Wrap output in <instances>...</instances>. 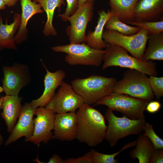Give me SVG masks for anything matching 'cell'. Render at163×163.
Here are the masks:
<instances>
[{
	"label": "cell",
	"instance_id": "e0dca14e",
	"mask_svg": "<svg viewBox=\"0 0 163 163\" xmlns=\"http://www.w3.org/2000/svg\"><path fill=\"white\" fill-rule=\"evenodd\" d=\"M21 97L6 95L3 97L0 108L3 111L1 113L7 127V131L11 133L14 127L22 106Z\"/></svg>",
	"mask_w": 163,
	"mask_h": 163
},
{
	"label": "cell",
	"instance_id": "7c38bea8",
	"mask_svg": "<svg viewBox=\"0 0 163 163\" xmlns=\"http://www.w3.org/2000/svg\"><path fill=\"white\" fill-rule=\"evenodd\" d=\"M55 114L45 107L37 108L35 112L36 117L34 119V129L32 135L25 139V142H30L39 146L43 142L47 143L53 139Z\"/></svg>",
	"mask_w": 163,
	"mask_h": 163
},
{
	"label": "cell",
	"instance_id": "484cf974",
	"mask_svg": "<svg viewBox=\"0 0 163 163\" xmlns=\"http://www.w3.org/2000/svg\"><path fill=\"white\" fill-rule=\"evenodd\" d=\"M137 140L129 142L125 145L119 151L115 153L107 154L100 153L94 149H91V153L92 163H117L119 162L115 157L124 150L134 147L136 144Z\"/></svg>",
	"mask_w": 163,
	"mask_h": 163
},
{
	"label": "cell",
	"instance_id": "ffe728a7",
	"mask_svg": "<svg viewBox=\"0 0 163 163\" xmlns=\"http://www.w3.org/2000/svg\"><path fill=\"white\" fill-rule=\"evenodd\" d=\"M21 22V14L15 13L14 21L10 24L7 21L4 24L3 19L0 15V50L5 48L16 50L14 35L19 28Z\"/></svg>",
	"mask_w": 163,
	"mask_h": 163
},
{
	"label": "cell",
	"instance_id": "1f68e13d",
	"mask_svg": "<svg viewBox=\"0 0 163 163\" xmlns=\"http://www.w3.org/2000/svg\"><path fill=\"white\" fill-rule=\"evenodd\" d=\"M163 163V148L154 150L150 158L149 163Z\"/></svg>",
	"mask_w": 163,
	"mask_h": 163
},
{
	"label": "cell",
	"instance_id": "f35d334b",
	"mask_svg": "<svg viewBox=\"0 0 163 163\" xmlns=\"http://www.w3.org/2000/svg\"><path fill=\"white\" fill-rule=\"evenodd\" d=\"M3 91V89L2 87L0 86V93Z\"/></svg>",
	"mask_w": 163,
	"mask_h": 163
},
{
	"label": "cell",
	"instance_id": "6da1fadb",
	"mask_svg": "<svg viewBox=\"0 0 163 163\" xmlns=\"http://www.w3.org/2000/svg\"><path fill=\"white\" fill-rule=\"evenodd\" d=\"M76 139L90 147L101 144L105 139L107 126L105 118L91 105L84 103L77 110Z\"/></svg>",
	"mask_w": 163,
	"mask_h": 163
},
{
	"label": "cell",
	"instance_id": "30bf717a",
	"mask_svg": "<svg viewBox=\"0 0 163 163\" xmlns=\"http://www.w3.org/2000/svg\"><path fill=\"white\" fill-rule=\"evenodd\" d=\"M57 92L45 107L56 113L76 112L84 103L71 85L62 81Z\"/></svg>",
	"mask_w": 163,
	"mask_h": 163
},
{
	"label": "cell",
	"instance_id": "cb8c5ba5",
	"mask_svg": "<svg viewBox=\"0 0 163 163\" xmlns=\"http://www.w3.org/2000/svg\"><path fill=\"white\" fill-rule=\"evenodd\" d=\"M148 46L145 49L142 60H163V32L149 34Z\"/></svg>",
	"mask_w": 163,
	"mask_h": 163
},
{
	"label": "cell",
	"instance_id": "d590c367",
	"mask_svg": "<svg viewBox=\"0 0 163 163\" xmlns=\"http://www.w3.org/2000/svg\"><path fill=\"white\" fill-rule=\"evenodd\" d=\"M3 96H2L0 98V109L1 105L3 101ZM4 139L3 137L0 133V145H2L3 144V143L4 142Z\"/></svg>",
	"mask_w": 163,
	"mask_h": 163
},
{
	"label": "cell",
	"instance_id": "74e56055",
	"mask_svg": "<svg viewBox=\"0 0 163 163\" xmlns=\"http://www.w3.org/2000/svg\"><path fill=\"white\" fill-rule=\"evenodd\" d=\"M87 0H78V7L84 3Z\"/></svg>",
	"mask_w": 163,
	"mask_h": 163
},
{
	"label": "cell",
	"instance_id": "8d00e7d4",
	"mask_svg": "<svg viewBox=\"0 0 163 163\" xmlns=\"http://www.w3.org/2000/svg\"><path fill=\"white\" fill-rule=\"evenodd\" d=\"M6 6L2 0H0V10L5 9Z\"/></svg>",
	"mask_w": 163,
	"mask_h": 163
},
{
	"label": "cell",
	"instance_id": "7a4b0ae2",
	"mask_svg": "<svg viewBox=\"0 0 163 163\" xmlns=\"http://www.w3.org/2000/svg\"><path fill=\"white\" fill-rule=\"evenodd\" d=\"M117 82L113 77L93 75L85 78H77L71 84L84 103L93 105L103 97L113 92Z\"/></svg>",
	"mask_w": 163,
	"mask_h": 163
},
{
	"label": "cell",
	"instance_id": "2e32d148",
	"mask_svg": "<svg viewBox=\"0 0 163 163\" xmlns=\"http://www.w3.org/2000/svg\"><path fill=\"white\" fill-rule=\"evenodd\" d=\"M163 12V0H139L134 10V22L157 21Z\"/></svg>",
	"mask_w": 163,
	"mask_h": 163
},
{
	"label": "cell",
	"instance_id": "603a6c76",
	"mask_svg": "<svg viewBox=\"0 0 163 163\" xmlns=\"http://www.w3.org/2000/svg\"><path fill=\"white\" fill-rule=\"evenodd\" d=\"M136 148L131 150L129 155L132 159L137 158L139 163H149L151 156L154 150L149 139L143 134L137 137Z\"/></svg>",
	"mask_w": 163,
	"mask_h": 163
},
{
	"label": "cell",
	"instance_id": "ab89813d",
	"mask_svg": "<svg viewBox=\"0 0 163 163\" xmlns=\"http://www.w3.org/2000/svg\"><path fill=\"white\" fill-rule=\"evenodd\" d=\"M1 57H0V59Z\"/></svg>",
	"mask_w": 163,
	"mask_h": 163
},
{
	"label": "cell",
	"instance_id": "277c9868",
	"mask_svg": "<svg viewBox=\"0 0 163 163\" xmlns=\"http://www.w3.org/2000/svg\"><path fill=\"white\" fill-rule=\"evenodd\" d=\"M104 117L108 123L105 139L112 148L121 139L130 135L140 134L143 131L146 123L145 118L133 120L124 115L117 117L109 108L105 112Z\"/></svg>",
	"mask_w": 163,
	"mask_h": 163
},
{
	"label": "cell",
	"instance_id": "836d02e7",
	"mask_svg": "<svg viewBox=\"0 0 163 163\" xmlns=\"http://www.w3.org/2000/svg\"><path fill=\"white\" fill-rule=\"evenodd\" d=\"M48 163H65V160L57 154H54L49 159Z\"/></svg>",
	"mask_w": 163,
	"mask_h": 163
},
{
	"label": "cell",
	"instance_id": "ba28073f",
	"mask_svg": "<svg viewBox=\"0 0 163 163\" xmlns=\"http://www.w3.org/2000/svg\"><path fill=\"white\" fill-rule=\"evenodd\" d=\"M94 2V0H87L78 6L72 15L61 18L64 21L70 22V25L66 29V33L70 43H85L87 27L93 16Z\"/></svg>",
	"mask_w": 163,
	"mask_h": 163
},
{
	"label": "cell",
	"instance_id": "3957f363",
	"mask_svg": "<svg viewBox=\"0 0 163 163\" xmlns=\"http://www.w3.org/2000/svg\"><path fill=\"white\" fill-rule=\"evenodd\" d=\"M103 58L102 68L118 66L137 70L147 75L157 76L156 63L152 60L144 61L131 56L124 48L108 43Z\"/></svg>",
	"mask_w": 163,
	"mask_h": 163
},
{
	"label": "cell",
	"instance_id": "8fae6325",
	"mask_svg": "<svg viewBox=\"0 0 163 163\" xmlns=\"http://www.w3.org/2000/svg\"><path fill=\"white\" fill-rule=\"evenodd\" d=\"M2 70L4 91L6 95L18 96L21 89L30 82L28 67L26 65L15 63L11 66H4Z\"/></svg>",
	"mask_w": 163,
	"mask_h": 163
},
{
	"label": "cell",
	"instance_id": "7402d4cb",
	"mask_svg": "<svg viewBox=\"0 0 163 163\" xmlns=\"http://www.w3.org/2000/svg\"><path fill=\"white\" fill-rule=\"evenodd\" d=\"M39 3L46 13L47 20L43 33L46 36H55L57 33L53 24L54 11L58 8L59 12L62 5H64V0H33Z\"/></svg>",
	"mask_w": 163,
	"mask_h": 163
},
{
	"label": "cell",
	"instance_id": "9a60e30c",
	"mask_svg": "<svg viewBox=\"0 0 163 163\" xmlns=\"http://www.w3.org/2000/svg\"><path fill=\"white\" fill-rule=\"evenodd\" d=\"M42 62L46 71L44 80V90L40 97L32 100L30 103L37 108L45 107L48 104L55 95L56 89L60 86L66 76L65 72L61 69L53 72H50L42 61Z\"/></svg>",
	"mask_w": 163,
	"mask_h": 163
},
{
	"label": "cell",
	"instance_id": "5b68a950",
	"mask_svg": "<svg viewBox=\"0 0 163 163\" xmlns=\"http://www.w3.org/2000/svg\"><path fill=\"white\" fill-rule=\"evenodd\" d=\"M113 92L128 94L148 102L154 97L147 75L132 69L125 71L122 78L117 81Z\"/></svg>",
	"mask_w": 163,
	"mask_h": 163
},
{
	"label": "cell",
	"instance_id": "4316f807",
	"mask_svg": "<svg viewBox=\"0 0 163 163\" xmlns=\"http://www.w3.org/2000/svg\"><path fill=\"white\" fill-rule=\"evenodd\" d=\"M128 24L135 26L140 29L148 30L149 34H153L163 32V21H130Z\"/></svg>",
	"mask_w": 163,
	"mask_h": 163
},
{
	"label": "cell",
	"instance_id": "d6a6232c",
	"mask_svg": "<svg viewBox=\"0 0 163 163\" xmlns=\"http://www.w3.org/2000/svg\"><path fill=\"white\" fill-rule=\"evenodd\" d=\"M160 103L158 101H150L147 104L145 110L148 112L154 113L158 111L161 107Z\"/></svg>",
	"mask_w": 163,
	"mask_h": 163
},
{
	"label": "cell",
	"instance_id": "4fadbf2b",
	"mask_svg": "<svg viewBox=\"0 0 163 163\" xmlns=\"http://www.w3.org/2000/svg\"><path fill=\"white\" fill-rule=\"evenodd\" d=\"M37 108L31 103H26L22 107L18 120L5 143L7 146L22 137L25 139L30 137L34 129L33 117Z\"/></svg>",
	"mask_w": 163,
	"mask_h": 163
},
{
	"label": "cell",
	"instance_id": "e575fe53",
	"mask_svg": "<svg viewBox=\"0 0 163 163\" xmlns=\"http://www.w3.org/2000/svg\"><path fill=\"white\" fill-rule=\"evenodd\" d=\"M6 6L9 7L14 6L18 2V0H2Z\"/></svg>",
	"mask_w": 163,
	"mask_h": 163
},
{
	"label": "cell",
	"instance_id": "83f0119b",
	"mask_svg": "<svg viewBox=\"0 0 163 163\" xmlns=\"http://www.w3.org/2000/svg\"><path fill=\"white\" fill-rule=\"evenodd\" d=\"M143 134L149 139L154 147V150L163 148V139L155 133L152 125L149 123H146L144 127Z\"/></svg>",
	"mask_w": 163,
	"mask_h": 163
},
{
	"label": "cell",
	"instance_id": "9c48e42d",
	"mask_svg": "<svg viewBox=\"0 0 163 163\" xmlns=\"http://www.w3.org/2000/svg\"><path fill=\"white\" fill-rule=\"evenodd\" d=\"M149 36L147 30L141 29L135 34L125 35L113 30H104L102 38L107 43L121 46L132 56L142 60Z\"/></svg>",
	"mask_w": 163,
	"mask_h": 163
},
{
	"label": "cell",
	"instance_id": "44dd1931",
	"mask_svg": "<svg viewBox=\"0 0 163 163\" xmlns=\"http://www.w3.org/2000/svg\"><path fill=\"white\" fill-rule=\"evenodd\" d=\"M139 0H109L110 10L122 22L134 21V10Z\"/></svg>",
	"mask_w": 163,
	"mask_h": 163
},
{
	"label": "cell",
	"instance_id": "8992f818",
	"mask_svg": "<svg viewBox=\"0 0 163 163\" xmlns=\"http://www.w3.org/2000/svg\"><path fill=\"white\" fill-rule=\"evenodd\" d=\"M55 52L67 54L65 61L70 65H81L99 67L103 62L105 50L93 48L85 43L57 46L51 47Z\"/></svg>",
	"mask_w": 163,
	"mask_h": 163
},
{
	"label": "cell",
	"instance_id": "f546056e",
	"mask_svg": "<svg viewBox=\"0 0 163 163\" xmlns=\"http://www.w3.org/2000/svg\"><path fill=\"white\" fill-rule=\"evenodd\" d=\"M67 6L64 13L59 14L58 16L61 18L68 17L73 14L78 8V0H66Z\"/></svg>",
	"mask_w": 163,
	"mask_h": 163
},
{
	"label": "cell",
	"instance_id": "d6986e66",
	"mask_svg": "<svg viewBox=\"0 0 163 163\" xmlns=\"http://www.w3.org/2000/svg\"><path fill=\"white\" fill-rule=\"evenodd\" d=\"M99 17L94 30L90 31L86 35L85 42L91 47L98 50L105 49L108 43L102 38L105 24L109 18L114 15L110 9L107 12L102 10L98 11Z\"/></svg>",
	"mask_w": 163,
	"mask_h": 163
},
{
	"label": "cell",
	"instance_id": "ac0fdd59",
	"mask_svg": "<svg viewBox=\"0 0 163 163\" xmlns=\"http://www.w3.org/2000/svg\"><path fill=\"white\" fill-rule=\"evenodd\" d=\"M21 8V22L19 28L15 36L16 44H20L25 40L28 32L27 26L29 20L34 15L43 12L41 5L32 0H20Z\"/></svg>",
	"mask_w": 163,
	"mask_h": 163
},
{
	"label": "cell",
	"instance_id": "5bb4252c",
	"mask_svg": "<svg viewBox=\"0 0 163 163\" xmlns=\"http://www.w3.org/2000/svg\"><path fill=\"white\" fill-rule=\"evenodd\" d=\"M53 139L70 141L76 139L77 120L76 112L56 113Z\"/></svg>",
	"mask_w": 163,
	"mask_h": 163
},
{
	"label": "cell",
	"instance_id": "52a82bcc",
	"mask_svg": "<svg viewBox=\"0 0 163 163\" xmlns=\"http://www.w3.org/2000/svg\"><path fill=\"white\" fill-rule=\"evenodd\" d=\"M148 102L123 94L113 92L93 106L105 105L113 111L119 112L130 119L136 120L145 118L144 112Z\"/></svg>",
	"mask_w": 163,
	"mask_h": 163
},
{
	"label": "cell",
	"instance_id": "4dcf8cb0",
	"mask_svg": "<svg viewBox=\"0 0 163 163\" xmlns=\"http://www.w3.org/2000/svg\"><path fill=\"white\" fill-rule=\"evenodd\" d=\"M65 163H92L91 156L90 152L84 155L74 158H69L65 160Z\"/></svg>",
	"mask_w": 163,
	"mask_h": 163
},
{
	"label": "cell",
	"instance_id": "d4e9b609",
	"mask_svg": "<svg viewBox=\"0 0 163 163\" xmlns=\"http://www.w3.org/2000/svg\"><path fill=\"white\" fill-rule=\"evenodd\" d=\"M104 27L106 29L117 31L125 35H132L138 32L141 29L136 27L129 25L113 15L106 23Z\"/></svg>",
	"mask_w": 163,
	"mask_h": 163
},
{
	"label": "cell",
	"instance_id": "f1b7e54d",
	"mask_svg": "<svg viewBox=\"0 0 163 163\" xmlns=\"http://www.w3.org/2000/svg\"><path fill=\"white\" fill-rule=\"evenodd\" d=\"M149 82L151 89L157 100L163 96V77L150 75Z\"/></svg>",
	"mask_w": 163,
	"mask_h": 163
}]
</instances>
